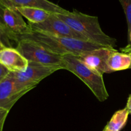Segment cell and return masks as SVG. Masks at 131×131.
<instances>
[{
  "instance_id": "30bf717a",
  "label": "cell",
  "mask_w": 131,
  "mask_h": 131,
  "mask_svg": "<svg viewBox=\"0 0 131 131\" xmlns=\"http://www.w3.org/2000/svg\"><path fill=\"white\" fill-rule=\"evenodd\" d=\"M3 19L6 26L15 37L31 31L29 26L25 23L23 15L16 8H5Z\"/></svg>"
},
{
  "instance_id": "ffe728a7",
  "label": "cell",
  "mask_w": 131,
  "mask_h": 131,
  "mask_svg": "<svg viewBox=\"0 0 131 131\" xmlns=\"http://www.w3.org/2000/svg\"><path fill=\"white\" fill-rule=\"evenodd\" d=\"M126 110L129 112V113L131 115V94L129 95V97H128L126 107H125Z\"/></svg>"
},
{
  "instance_id": "5bb4252c",
  "label": "cell",
  "mask_w": 131,
  "mask_h": 131,
  "mask_svg": "<svg viewBox=\"0 0 131 131\" xmlns=\"http://www.w3.org/2000/svg\"><path fill=\"white\" fill-rule=\"evenodd\" d=\"M129 115L125 107L116 111L105 128L111 131H120L127 124Z\"/></svg>"
},
{
  "instance_id": "9c48e42d",
  "label": "cell",
  "mask_w": 131,
  "mask_h": 131,
  "mask_svg": "<svg viewBox=\"0 0 131 131\" xmlns=\"http://www.w3.org/2000/svg\"><path fill=\"white\" fill-rule=\"evenodd\" d=\"M5 8L31 7L42 9L54 14H66L69 11L49 0H0Z\"/></svg>"
},
{
  "instance_id": "7402d4cb",
  "label": "cell",
  "mask_w": 131,
  "mask_h": 131,
  "mask_svg": "<svg viewBox=\"0 0 131 131\" xmlns=\"http://www.w3.org/2000/svg\"><path fill=\"white\" fill-rule=\"evenodd\" d=\"M128 42H129V43H128V44L131 46V30L128 33Z\"/></svg>"
},
{
  "instance_id": "7a4b0ae2",
  "label": "cell",
  "mask_w": 131,
  "mask_h": 131,
  "mask_svg": "<svg viewBox=\"0 0 131 131\" xmlns=\"http://www.w3.org/2000/svg\"><path fill=\"white\" fill-rule=\"evenodd\" d=\"M56 15L88 42L103 47L114 48L116 46L117 40L102 30L97 17L83 14L75 9L66 14Z\"/></svg>"
},
{
  "instance_id": "603a6c76",
  "label": "cell",
  "mask_w": 131,
  "mask_h": 131,
  "mask_svg": "<svg viewBox=\"0 0 131 131\" xmlns=\"http://www.w3.org/2000/svg\"><path fill=\"white\" fill-rule=\"evenodd\" d=\"M5 47H6L4 46V44H3V43H1V42H0V51H1V50L3 49H5Z\"/></svg>"
},
{
  "instance_id": "7c38bea8",
  "label": "cell",
  "mask_w": 131,
  "mask_h": 131,
  "mask_svg": "<svg viewBox=\"0 0 131 131\" xmlns=\"http://www.w3.org/2000/svg\"><path fill=\"white\" fill-rule=\"evenodd\" d=\"M108 67L112 72L131 69V57L129 54L114 49L109 58Z\"/></svg>"
},
{
  "instance_id": "44dd1931",
  "label": "cell",
  "mask_w": 131,
  "mask_h": 131,
  "mask_svg": "<svg viewBox=\"0 0 131 131\" xmlns=\"http://www.w3.org/2000/svg\"><path fill=\"white\" fill-rule=\"evenodd\" d=\"M121 50L122 51V52L128 54L130 55L131 57V46H130V45L128 44L126 47H124V48H122Z\"/></svg>"
},
{
  "instance_id": "8992f818",
  "label": "cell",
  "mask_w": 131,
  "mask_h": 131,
  "mask_svg": "<svg viewBox=\"0 0 131 131\" xmlns=\"http://www.w3.org/2000/svg\"><path fill=\"white\" fill-rule=\"evenodd\" d=\"M28 25L31 31H33L39 32L54 37H65L87 41L83 36L70 28L56 14H51L49 17L42 23L37 24L28 23Z\"/></svg>"
},
{
  "instance_id": "3957f363",
  "label": "cell",
  "mask_w": 131,
  "mask_h": 131,
  "mask_svg": "<svg viewBox=\"0 0 131 131\" xmlns=\"http://www.w3.org/2000/svg\"><path fill=\"white\" fill-rule=\"evenodd\" d=\"M63 69L68 70L79 78L94 94L100 102L108 99L109 94L106 90L103 75L83 63L77 56L71 54L62 56Z\"/></svg>"
},
{
  "instance_id": "8fae6325",
  "label": "cell",
  "mask_w": 131,
  "mask_h": 131,
  "mask_svg": "<svg viewBox=\"0 0 131 131\" xmlns=\"http://www.w3.org/2000/svg\"><path fill=\"white\" fill-rule=\"evenodd\" d=\"M29 61L15 48L5 47L0 51V63L10 72L23 71L27 68Z\"/></svg>"
},
{
  "instance_id": "e0dca14e",
  "label": "cell",
  "mask_w": 131,
  "mask_h": 131,
  "mask_svg": "<svg viewBox=\"0 0 131 131\" xmlns=\"http://www.w3.org/2000/svg\"><path fill=\"white\" fill-rule=\"evenodd\" d=\"M0 42L3 44H4V46L6 47H12L11 40H10L8 35L1 27H0Z\"/></svg>"
},
{
  "instance_id": "cb8c5ba5",
  "label": "cell",
  "mask_w": 131,
  "mask_h": 131,
  "mask_svg": "<svg viewBox=\"0 0 131 131\" xmlns=\"http://www.w3.org/2000/svg\"><path fill=\"white\" fill-rule=\"evenodd\" d=\"M103 131H111V130H108V129H106V128H104V130H103Z\"/></svg>"
},
{
  "instance_id": "9a60e30c",
  "label": "cell",
  "mask_w": 131,
  "mask_h": 131,
  "mask_svg": "<svg viewBox=\"0 0 131 131\" xmlns=\"http://www.w3.org/2000/svg\"><path fill=\"white\" fill-rule=\"evenodd\" d=\"M118 1L124 9L126 17L128 33H129L131 30V0H118Z\"/></svg>"
},
{
  "instance_id": "d6986e66",
  "label": "cell",
  "mask_w": 131,
  "mask_h": 131,
  "mask_svg": "<svg viewBox=\"0 0 131 131\" xmlns=\"http://www.w3.org/2000/svg\"><path fill=\"white\" fill-rule=\"evenodd\" d=\"M10 70H8L3 65L0 63V83L3 81L10 74Z\"/></svg>"
},
{
  "instance_id": "52a82bcc",
  "label": "cell",
  "mask_w": 131,
  "mask_h": 131,
  "mask_svg": "<svg viewBox=\"0 0 131 131\" xmlns=\"http://www.w3.org/2000/svg\"><path fill=\"white\" fill-rule=\"evenodd\" d=\"M30 90L8 75L0 83V107L10 111L18 100Z\"/></svg>"
},
{
  "instance_id": "2e32d148",
  "label": "cell",
  "mask_w": 131,
  "mask_h": 131,
  "mask_svg": "<svg viewBox=\"0 0 131 131\" xmlns=\"http://www.w3.org/2000/svg\"><path fill=\"white\" fill-rule=\"evenodd\" d=\"M4 10H5V7H3V6H1L0 5V27L6 32V33L8 35L9 38H10V40L11 41H14L15 42V37L14 34L11 33V32L9 31V29H8L7 27L5 25V21H4L3 19V14H4Z\"/></svg>"
},
{
  "instance_id": "277c9868",
  "label": "cell",
  "mask_w": 131,
  "mask_h": 131,
  "mask_svg": "<svg viewBox=\"0 0 131 131\" xmlns=\"http://www.w3.org/2000/svg\"><path fill=\"white\" fill-rule=\"evenodd\" d=\"M15 49L28 61L62 67V56L54 53L34 42L21 40L17 42Z\"/></svg>"
},
{
  "instance_id": "ba28073f",
  "label": "cell",
  "mask_w": 131,
  "mask_h": 131,
  "mask_svg": "<svg viewBox=\"0 0 131 131\" xmlns=\"http://www.w3.org/2000/svg\"><path fill=\"white\" fill-rule=\"evenodd\" d=\"M114 49L112 47H102L84 52L77 57L91 69L103 75L105 73L112 72L107 62Z\"/></svg>"
},
{
  "instance_id": "ac0fdd59",
  "label": "cell",
  "mask_w": 131,
  "mask_h": 131,
  "mask_svg": "<svg viewBox=\"0 0 131 131\" xmlns=\"http://www.w3.org/2000/svg\"><path fill=\"white\" fill-rule=\"evenodd\" d=\"M8 113L9 111L8 110L0 107V131L3 130L4 124Z\"/></svg>"
},
{
  "instance_id": "4fadbf2b",
  "label": "cell",
  "mask_w": 131,
  "mask_h": 131,
  "mask_svg": "<svg viewBox=\"0 0 131 131\" xmlns=\"http://www.w3.org/2000/svg\"><path fill=\"white\" fill-rule=\"evenodd\" d=\"M16 9L23 17L28 19L29 23L31 24L42 23L52 14L46 10L35 8L18 7Z\"/></svg>"
},
{
  "instance_id": "6da1fadb",
  "label": "cell",
  "mask_w": 131,
  "mask_h": 131,
  "mask_svg": "<svg viewBox=\"0 0 131 131\" xmlns=\"http://www.w3.org/2000/svg\"><path fill=\"white\" fill-rule=\"evenodd\" d=\"M21 40L35 42L49 51L61 56L71 54L79 56L85 52L103 47L87 41L54 37L33 31L26 34L15 36V42L17 43Z\"/></svg>"
},
{
  "instance_id": "5b68a950",
  "label": "cell",
  "mask_w": 131,
  "mask_h": 131,
  "mask_svg": "<svg viewBox=\"0 0 131 131\" xmlns=\"http://www.w3.org/2000/svg\"><path fill=\"white\" fill-rule=\"evenodd\" d=\"M61 69H63L62 67L29 61L25 70L20 72H10L9 75L20 85L32 90L44 78Z\"/></svg>"
}]
</instances>
